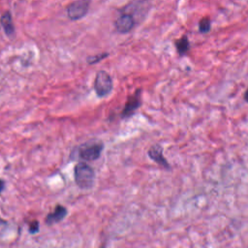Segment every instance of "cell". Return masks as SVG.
I'll return each instance as SVG.
<instances>
[{"instance_id":"cell-1","label":"cell","mask_w":248,"mask_h":248,"mask_svg":"<svg viewBox=\"0 0 248 248\" xmlns=\"http://www.w3.org/2000/svg\"><path fill=\"white\" fill-rule=\"evenodd\" d=\"M74 179L78 188L89 190L94 185L95 171L85 162H79L74 168Z\"/></svg>"},{"instance_id":"cell-2","label":"cell","mask_w":248,"mask_h":248,"mask_svg":"<svg viewBox=\"0 0 248 248\" xmlns=\"http://www.w3.org/2000/svg\"><path fill=\"white\" fill-rule=\"evenodd\" d=\"M103 149L104 143L102 141H87L78 147V156L84 161H95L100 158Z\"/></svg>"},{"instance_id":"cell-3","label":"cell","mask_w":248,"mask_h":248,"mask_svg":"<svg viewBox=\"0 0 248 248\" xmlns=\"http://www.w3.org/2000/svg\"><path fill=\"white\" fill-rule=\"evenodd\" d=\"M112 79L111 77L106 71H98L94 80V90L98 97H106L112 90Z\"/></svg>"},{"instance_id":"cell-4","label":"cell","mask_w":248,"mask_h":248,"mask_svg":"<svg viewBox=\"0 0 248 248\" xmlns=\"http://www.w3.org/2000/svg\"><path fill=\"white\" fill-rule=\"evenodd\" d=\"M91 0H75L67 7V16L71 20L82 18L88 12Z\"/></svg>"},{"instance_id":"cell-5","label":"cell","mask_w":248,"mask_h":248,"mask_svg":"<svg viewBox=\"0 0 248 248\" xmlns=\"http://www.w3.org/2000/svg\"><path fill=\"white\" fill-rule=\"evenodd\" d=\"M140 89H138L134 94L130 95L125 103V106L121 111L122 118H129L131 117L135 111L140 107Z\"/></svg>"},{"instance_id":"cell-6","label":"cell","mask_w":248,"mask_h":248,"mask_svg":"<svg viewBox=\"0 0 248 248\" xmlns=\"http://www.w3.org/2000/svg\"><path fill=\"white\" fill-rule=\"evenodd\" d=\"M148 157L157 163L159 166L165 168V169H170V166L168 162V160L163 155V147L160 144H153L147 151Z\"/></svg>"},{"instance_id":"cell-7","label":"cell","mask_w":248,"mask_h":248,"mask_svg":"<svg viewBox=\"0 0 248 248\" xmlns=\"http://www.w3.org/2000/svg\"><path fill=\"white\" fill-rule=\"evenodd\" d=\"M135 25V19L129 14L123 13L114 22V27L119 33H128L130 32Z\"/></svg>"},{"instance_id":"cell-8","label":"cell","mask_w":248,"mask_h":248,"mask_svg":"<svg viewBox=\"0 0 248 248\" xmlns=\"http://www.w3.org/2000/svg\"><path fill=\"white\" fill-rule=\"evenodd\" d=\"M67 214H68V210L65 206H63L61 204H56L54 209L46 216L45 223L48 226L59 223L66 217Z\"/></svg>"},{"instance_id":"cell-9","label":"cell","mask_w":248,"mask_h":248,"mask_svg":"<svg viewBox=\"0 0 248 248\" xmlns=\"http://www.w3.org/2000/svg\"><path fill=\"white\" fill-rule=\"evenodd\" d=\"M0 23L3 27V30L5 34L8 37H11L15 34V25L13 22V17L10 12H5L4 14L1 15L0 16Z\"/></svg>"},{"instance_id":"cell-10","label":"cell","mask_w":248,"mask_h":248,"mask_svg":"<svg viewBox=\"0 0 248 248\" xmlns=\"http://www.w3.org/2000/svg\"><path fill=\"white\" fill-rule=\"evenodd\" d=\"M175 47H176V50H177V53L180 55V56H183L185 55L189 48H190V43H189V39L186 35H183L180 39L176 40L175 43Z\"/></svg>"},{"instance_id":"cell-11","label":"cell","mask_w":248,"mask_h":248,"mask_svg":"<svg viewBox=\"0 0 248 248\" xmlns=\"http://www.w3.org/2000/svg\"><path fill=\"white\" fill-rule=\"evenodd\" d=\"M210 26H211V22L209 17H202L199 21V31L202 34L208 33L210 31Z\"/></svg>"},{"instance_id":"cell-12","label":"cell","mask_w":248,"mask_h":248,"mask_svg":"<svg viewBox=\"0 0 248 248\" xmlns=\"http://www.w3.org/2000/svg\"><path fill=\"white\" fill-rule=\"evenodd\" d=\"M107 56H108V52H102V53H99V54H96V55H93V56H89L87 58V63L88 64H95V63H98L100 62L101 60L105 59Z\"/></svg>"},{"instance_id":"cell-13","label":"cell","mask_w":248,"mask_h":248,"mask_svg":"<svg viewBox=\"0 0 248 248\" xmlns=\"http://www.w3.org/2000/svg\"><path fill=\"white\" fill-rule=\"evenodd\" d=\"M40 229V226H39V222L37 220H34L32 221L31 223H29V227H28V231L30 233H36L38 232Z\"/></svg>"},{"instance_id":"cell-14","label":"cell","mask_w":248,"mask_h":248,"mask_svg":"<svg viewBox=\"0 0 248 248\" xmlns=\"http://www.w3.org/2000/svg\"><path fill=\"white\" fill-rule=\"evenodd\" d=\"M4 185H5V182H4V180L0 179V193L3 191V189H4Z\"/></svg>"},{"instance_id":"cell-15","label":"cell","mask_w":248,"mask_h":248,"mask_svg":"<svg viewBox=\"0 0 248 248\" xmlns=\"http://www.w3.org/2000/svg\"><path fill=\"white\" fill-rule=\"evenodd\" d=\"M3 224H6V221L3 220V219L0 217V225H3Z\"/></svg>"}]
</instances>
